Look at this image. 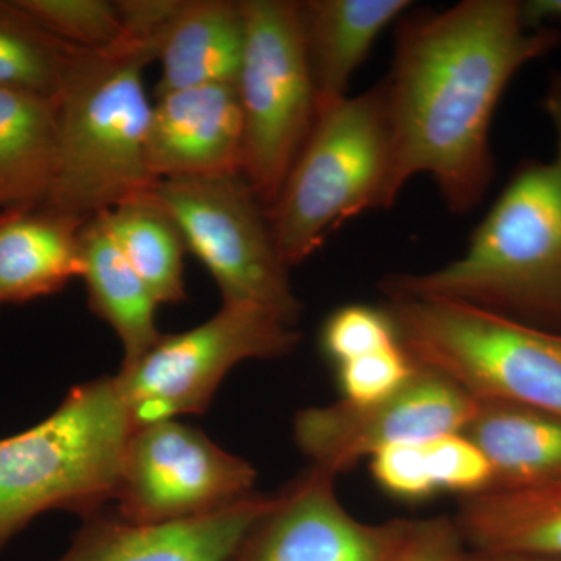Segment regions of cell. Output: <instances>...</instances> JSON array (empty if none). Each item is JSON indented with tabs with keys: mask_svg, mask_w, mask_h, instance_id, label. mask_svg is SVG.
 <instances>
[{
	"mask_svg": "<svg viewBox=\"0 0 561 561\" xmlns=\"http://www.w3.org/2000/svg\"><path fill=\"white\" fill-rule=\"evenodd\" d=\"M424 446L438 491H453L461 497L493 486L489 459L465 432L438 435L424 442Z\"/></svg>",
	"mask_w": 561,
	"mask_h": 561,
	"instance_id": "cell-26",
	"label": "cell"
},
{
	"mask_svg": "<svg viewBox=\"0 0 561 561\" xmlns=\"http://www.w3.org/2000/svg\"><path fill=\"white\" fill-rule=\"evenodd\" d=\"M243 38L241 2L183 0L158 54V95L206 84L236 83Z\"/></svg>",
	"mask_w": 561,
	"mask_h": 561,
	"instance_id": "cell-17",
	"label": "cell"
},
{
	"mask_svg": "<svg viewBox=\"0 0 561 561\" xmlns=\"http://www.w3.org/2000/svg\"><path fill=\"white\" fill-rule=\"evenodd\" d=\"M382 309L409 357L472 400L561 415V334L448 298H387Z\"/></svg>",
	"mask_w": 561,
	"mask_h": 561,
	"instance_id": "cell-6",
	"label": "cell"
},
{
	"mask_svg": "<svg viewBox=\"0 0 561 561\" xmlns=\"http://www.w3.org/2000/svg\"><path fill=\"white\" fill-rule=\"evenodd\" d=\"M147 195L179 228L186 250L210 273L221 305L253 306L297 327L291 289L267 209L243 173L160 180Z\"/></svg>",
	"mask_w": 561,
	"mask_h": 561,
	"instance_id": "cell-8",
	"label": "cell"
},
{
	"mask_svg": "<svg viewBox=\"0 0 561 561\" xmlns=\"http://www.w3.org/2000/svg\"><path fill=\"white\" fill-rule=\"evenodd\" d=\"M454 522L468 549L561 560V483L461 496Z\"/></svg>",
	"mask_w": 561,
	"mask_h": 561,
	"instance_id": "cell-19",
	"label": "cell"
},
{
	"mask_svg": "<svg viewBox=\"0 0 561 561\" xmlns=\"http://www.w3.org/2000/svg\"><path fill=\"white\" fill-rule=\"evenodd\" d=\"M81 276L90 308L110 324L119 337L124 362L135 364L161 337L154 312L158 302L117 243L99 214L80 231Z\"/></svg>",
	"mask_w": 561,
	"mask_h": 561,
	"instance_id": "cell-20",
	"label": "cell"
},
{
	"mask_svg": "<svg viewBox=\"0 0 561 561\" xmlns=\"http://www.w3.org/2000/svg\"><path fill=\"white\" fill-rule=\"evenodd\" d=\"M88 219L46 205L0 209V306L49 297L80 278Z\"/></svg>",
	"mask_w": 561,
	"mask_h": 561,
	"instance_id": "cell-15",
	"label": "cell"
},
{
	"mask_svg": "<svg viewBox=\"0 0 561 561\" xmlns=\"http://www.w3.org/2000/svg\"><path fill=\"white\" fill-rule=\"evenodd\" d=\"M76 49L44 31L16 0H0V90L57 101Z\"/></svg>",
	"mask_w": 561,
	"mask_h": 561,
	"instance_id": "cell-23",
	"label": "cell"
},
{
	"mask_svg": "<svg viewBox=\"0 0 561 561\" xmlns=\"http://www.w3.org/2000/svg\"><path fill=\"white\" fill-rule=\"evenodd\" d=\"M409 0H305L302 36L319 111L348 98L350 81L383 28L400 20Z\"/></svg>",
	"mask_w": 561,
	"mask_h": 561,
	"instance_id": "cell-16",
	"label": "cell"
},
{
	"mask_svg": "<svg viewBox=\"0 0 561 561\" xmlns=\"http://www.w3.org/2000/svg\"><path fill=\"white\" fill-rule=\"evenodd\" d=\"M278 493H251L224 511L186 522L135 524L116 512L83 519L72 542L51 561H228Z\"/></svg>",
	"mask_w": 561,
	"mask_h": 561,
	"instance_id": "cell-13",
	"label": "cell"
},
{
	"mask_svg": "<svg viewBox=\"0 0 561 561\" xmlns=\"http://www.w3.org/2000/svg\"><path fill=\"white\" fill-rule=\"evenodd\" d=\"M337 476L311 467L278 491L228 561H393L415 519L362 523L339 501Z\"/></svg>",
	"mask_w": 561,
	"mask_h": 561,
	"instance_id": "cell-12",
	"label": "cell"
},
{
	"mask_svg": "<svg viewBox=\"0 0 561 561\" xmlns=\"http://www.w3.org/2000/svg\"><path fill=\"white\" fill-rule=\"evenodd\" d=\"M476 402L463 432L490 461L491 489L561 483V415L505 402Z\"/></svg>",
	"mask_w": 561,
	"mask_h": 561,
	"instance_id": "cell-18",
	"label": "cell"
},
{
	"mask_svg": "<svg viewBox=\"0 0 561 561\" xmlns=\"http://www.w3.org/2000/svg\"><path fill=\"white\" fill-rule=\"evenodd\" d=\"M556 135L551 160L527 161L459 260L382 283L387 298H448L526 321L561 324V70L545 95Z\"/></svg>",
	"mask_w": 561,
	"mask_h": 561,
	"instance_id": "cell-2",
	"label": "cell"
},
{
	"mask_svg": "<svg viewBox=\"0 0 561 561\" xmlns=\"http://www.w3.org/2000/svg\"><path fill=\"white\" fill-rule=\"evenodd\" d=\"M136 431L114 376L72 387L31 430L0 440V552L41 513L81 518L114 500Z\"/></svg>",
	"mask_w": 561,
	"mask_h": 561,
	"instance_id": "cell-4",
	"label": "cell"
},
{
	"mask_svg": "<svg viewBox=\"0 0 561 561\" xmlns=\"http://www.w3.org/2000/svg\"><path fill=\"white\" fill-rule=\"evenodd\" d=\"M147 153L157 181L242 173L243 117L236 84L158 95L151 106Z\"/></svg>",
	"mask_w": 561,
	"mask_h": 561,
	"instance_id": "cell-14",
	"label": "cell"
},
{
	"mask_svg": "<svg viewBox=\"0 0 561 561\" xmlns=\"http://www.w3.org/2000/svg\"><path fill=\"white\" fill-rule=\"evenodd\" d=\"M58 169L57 101L0 90V209L47 205Z\"/></svg>",
	"mask_w": 561,
	"mask_h": 561,
	"instance_id": "cell-21",
	"label": "cell"
},
{
	"mask_svg": "<svg viewBox=\"0 0 561 561\" xmlns=\"http://www.w3.org/2000/svg\"><path fill=\"white\" fill-rule=\"evenodd\" d=\"M157 60V50L127 41L77 47L57 98L60 169L46 206L92 217L153 187L144 69Z\"/></svg>",
	"mask_w": 561,
	"mask_h": 561,
	"instance_id": "cell-3",
	"label": "cell"
},
{
	"mask_svg": "<svg viewBox=\"0 0 561 561\" xmlns=\"http://www.w3.org/2000/svg\"><path fill=\"white\" fill-rule=\"evenodd\" d=\"M478 402L438 373L419 367L390 397L342 400L297 413L294 437L313 467L339 476L400 443L426 442L467 430Z\"/></svg>",
	"mask_w": 561,
	"mask_h": 561,
	"instance_id": "cell-11",
	"label": "cell"
},
{
	"mask_svg": "<svg viewBox=\"0 0 561 561\" xmlns=\"http://www.w3.org/2000/svg\"><path fill=\"white\" fill-rule=\"evenodd\" d=\"M44 31L84 50H108L124 36L116 2L108 0H16Z\"/></svg>",
	"mask_w": 561,
	"mask_h": 561,
	"instance_id": "cell-24",
	"label": "cell"
},
{
	"mask_svg": "<svg viewBox=\"0 0 561 561\" xmlns=\"http://www.w3.org/2000/svg\"><path fill=\"white\" fill-rule=\"evenodd\" d=\"M415 370V362L398 343L337 365V378L343 400L364 404L390 397L411 379Z\"/></svg>",
	"mask_w": 561,
	"mask_h": 561,
	"instance_id": "cell-27",
	"label": "cell"
},
{
	"mask_svg": "<svg viewBox=\"0 0 561 561\" xmlns=\"http://www.w3.org/2000/svg\"><path fill=\"white\" fill-rule=\"evenodd\" d=\"M460 561H561L552 557L530 556V553L489 552L468 549Z\"/></svg>",
	"mask_w": 561,
	"mask_h": 561,
	"instance_id": "cell-32",
	"label": "cell"
},
{
	"mask_svg": "<svg viewBox=\"0 0 561 561\" xmlns=\"http://www.w3.org/2000/svg\"><path fill=\"white\" fill-rule=\"evenodd\" d=\"M301 342L300 331L253 306L221 305L205 323L161 334L116 378L136 430L180 415L203 413L225 376L243 360L278 359Z\"/></svg>",
	"mask_w": 561,
	"mask_h": 561,
	"instance_id": "cell-9",
	"label": "cell"
},
{
	"mask_svg": "<svg viewBox=\"0 0 561 561\" xmlns=\"http://www.w3.org/2000/svg\"><path fill=\"white\" fill-rule=\"evenodd\" d=\"M560 43L553 27H527L513 0L402 16L383 80L398 191L427 173L453 213L476 208L493 179L491 121L505 88Z\"/></svg>",
	"mask_w": 561,
	"mask_h": 561,
	"instance_id": "cell-1",
	"label": "cell"
},
{
	"mask_svg": "<svg viewBox=\"0 0 561 561\" xmlns=\"http://www.w3.org/2000/svg\"><path fill=\"white\" fill-rule=\"evenodd\" d=\"M320 343L327 357L337 367L400 342L383 309L348 305L332 312L324 321Z\"/></svg>",
	"mask_w": 561,
	"mask_h": 561,
	"instance_id": "cell-25",
	"label": "cell"
},
{
	"mask_svg": "<svg viewBox=\"0 0 561 561\" xmlns=\"http://www.w3.org/2000/svg\"><path fill=\"white\" fill-rule=\"evenodd\" d=\"M256 470L197 427L158 421L133 432L122 459L114 512L125 522H186L253 493Z\"/></svg>",
	"mask_w": 561,
	"mask_h": 561,
	"instance_id": "cell-10",
	"label": "cell"
},
{
	"mask_svg": "<svg viewBox=\"0 0 561 561\" xmlns=\"http://www.w3.org/2000/svg\"><path fill=\"white\" fill-rule=\"evenodd\" d=\"M241 10L245 38L234 84L243 117L242 173L268 210L311 135L319 99L300 2L242 0Z\"/></svg>",
	"mask_w": 561,
	"mask_h": 561,
	"instance_id": "cell-7",
	"label": "cell"
},
{
	"mask_svg": "<svg viewBox=\"0 0 561 561\" xmlns=\"http://www.w3.org/2000/svg\"><path fill=\"white\" fill-rule=\"evenodd\" d=\"M467 551L454 518L415 519L411 534L393 561H460Z\"/></svg>",
	"mask_w": 561,
	"mask_h": 561,
	"instance_id": "cell-30",
	"label": "cell"
},
{
	"mask_svg": "<svg viewBox=\"0 0 561 561\" xmlns=\"http://www.w3.org/2000/svg\"><path fill=\"white\" fill-rule=\"evenodd\" d=\"M386 83L319 111L311 135L267 210L287 267L311 257L343 224L389 209L398 195Z\"/></svg>",
	"mask_w": 561,
	"mask_h": 561,
	"instance_id": "cell-5",
	"label": "cell"
},
{
	"mask_svg": "<svg viewBox=\"0 0 561 561\" xmlns=\"http://www.w3.org/2000/svg\"><path fill=\"white\" fill-rule=\"evenodd\" d=\"M99 217L158 305L186 300V245L171 217L149 195L121 203Z\"/></svg>",
	"mask_w": 561,
	"mask_h": 561,
	"instance_id": "cell-22",
	"label": "cell"
},
{
	"mask_svg": "<svg viewBox=\"0 0 561 561\" xmlns=\"http://www.w3.org/2000/svg\"><path fill=\"white\" fill-rule=\"evenodd\" d=\"M181 3L183 0H119L116 7L124 28L122 39L160 54L162 38L179 14Z\"/></svg>",
	"mask_w": 561,
	"mask_h": 561,
	"instance_id": "cell-29",
	"label": "cell"
},
{
	"mask_svg": "<svg viewBox=\"0 0 561 561\" xmlns=\"http://www.w3.org/2000/svg\"><path fill=\"white\" fill-rule=\"evenodd\" d=\"M379 489L402 501H424L438 493L424 442L387 446L370 457Z\"/></svg>",
	"mask_w": 561,
	"mask_h": 561,
	"instance_id": "cell-28",
	"label": "cell"
},
{
	"mask_svg": "<svg viewBox=\"0 0 561 561\" xmlns=\"http://www.w3.org/2000/svg\"><path fill=\"white\" fill-rule=\"evenodd\" d=\"M524 24L529 28L561 24V0H527L519 2Z\"/></svg>",
	"mask_w": 561,
	"mask_h": 561,
	"instance_id": "cell-31",
	"label": "cell"
}]
</instances>
